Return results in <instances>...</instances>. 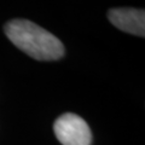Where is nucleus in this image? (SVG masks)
<instances>
[{
  "mask_svg": "<svg viewBox=\"0 0 145 145\" xmlns=\"http://www.w3.org/2000/svg\"><path fill=\"white\" fill-rule=\"evenodd\" d=\"M8 40L38 61H56L64 54L61 40L50 31L27 20H13L5 25Z\"/></svg>",
  "mask_w": 145,
  "mask_h": 145,
  "instance_id": "1",
  "label": "nucleus"
},
{
  "mask_svg": "<svg viewBox=\"0 0 145 145\" xmlns=\"http://www.w3.org/2000/svg\"><path fill=\"white\" fill-rule=\"evenodd\" d=\"M53 132L62 145H91L92 133L82 117L67 112L56 120Z\"/></svg>",
  "mask_w": 145,
  "mask_h": 145,
  "instance_id": "2",
  "label": "nucleus"
},
{
  "mask_svg": "<svg viewBox=\"0 0 145 145\" xmlns=\"http://www.w3.org/2000/svg\"><path fill=\"white\" fill-rule=\"evenodd\" d=\"M108 18L116 28H119L122 31L142 36V38L145 36L144 10L131 7L111 8L108 12Z\"/></svg>",
  "mask_w": 145,
  "mask_h": 145,
  "instance_id": "3",
  "label": "nucleus"
}]
</instances>
